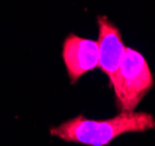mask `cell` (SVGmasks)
I'll return each mask as SVG.
<instances>
[{"label": "cell", "mask_w": 155, "mask_h": 146, "mask_svg": "<svg viewBox=\"0 0 155 146\" xmlns=\"http://www.w3.org/2000/svg\"><path fill=\"white\" fill-rule=\"evenodd\" d=\"M62 59L70 83L75 84L86 73L98 68V43L97 41L81 38L71 33L63 42Z\"/></svg>", "instance_id": "3957f363"}, {"label": "cell", "mask_w": 155, "mask_h": 146, "mask_svg": "<svg viewBox=\"0 0 155 146\" xmlns=\"http://www.w3.org/2000/svg\"><path fill=\"white\" fill-rule=\"evenodd\" d=\"M153 85L154 77L146 59L138 50L126 47L113 87L120 112H133Z\"/></svg>", "instance_id": "7a4b0ae2"}, {"label": "cell", "mask_w": 155, "mask_h": 146, "mask_svg": "<svg viewBox=\"0 0 155 146\" xmlns=\"http://www.w3.org/2000/svg\"><path fill=\"white\" fill-rule=\"evenodd\" d=\"M155 127V118L148 112H120L109 119H89L83 115L50 127V134L69 143L89 146H106L119 136L145 132Z\"/></svg>", "instance_id": "6da1fadb"}, {"label": "cell", "mask_w": 155, "mask_h": 146, "mask_svg": "<svg viewBox=\"0 0 155 146\" xmlns=\"http://www.w3.org/2000/svg\"><path fill=\"white\" fill-rule=\"evenodd\" d=\"M98 23V49L99 62L98 68L109 77L110 87H114L118 76L119 66L125 53L126 46L121 38V33L109 18L101 15L97 18Z\"/></svg>", "instance_id": "277c9868"}]
</instances>
